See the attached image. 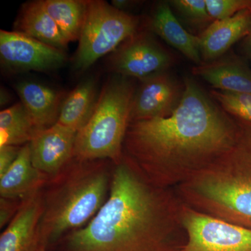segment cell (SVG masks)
Masks as SVG:
<instances>
[{
  "mask_svg": "<svg viewBox=\"0 0 251 251\" xmlns=\"http://www.w3.org/2000/svg\"><path fill=\"white\" fill-rule=\"evenodd\" d=\"M239 130L238 119L186 77L169 117L130 122L124 153L153 184L175 189L229 151Z\"/></svg>",
  "mask_w": 251,
  "mask_h": 251,
  "instance_id": "obj_1",
  "label": "cell"
},
{
  "mask_svg": "<svg viewBox=\"0 0 251 251\" xmlns=\"http://www.w3.org/2000/svg\"><path fill=\"white\" fill-rule=\"evenodd\" d=\"M183 205L175 189L153 184L124 153L113 164L110 193L97 215L48 251H181Z\"/></svg>",
  "mask_w": 251,
  "mask_h": 251,
  "instance_id": "obj_2",
  "label": "cell"
},
{
  "mask_svg": "<svg viewBox=\"0 0 251 251\" xmlns=\"http://www.w3.org/2000/svg\"><path fill=\"white\" fill-rule=\"evenodd\" d=\"M113 163L74 158L49 178L43 189L44 211L39 245L49 249L61 238L82 228L97 215L110 193Z\"/></svg>",
  "mask_w": 251,
  "mask_h": 251,
  "instance_id": "obj_3",
  "label": "cell"
},
{
  "mask_svg": "<svg viewBox=\"0 0 251 251\" xmlns=\"http://www.w3.org/2000/svg\"><path fill=\"white\" fill-rule=\"evenodd\" d=\"M175 191L195 210L251 228V122L240 120L232 148Z\"/></svg>",
  "mask_w": 251,
  "mask_h": 251,
  "instance_id": "obj_4",
  "label": "cell"
},
{
  "mask_svg": "<svg viewBox=\"0 0 251 251\" xmlns=\"http://www.w3.org/2000/svg\"><path fill=\"white\" fill-rule=\"evenodd\" d=\"M134 94V87L125 77L107 81L90 120L77 132L74 158L107 160L114 165L121 161Z\"/></svg>",
  "mask_w": 251,
  "mask_h": 251,
  "instance_id": "obj_5",
  "label": "cell"
},
{
  "mask_svg": "<svg viewBox=\"0 0 251 251\" xmlns=\"http://www.w3.org/2000/svg\"><path fill=\"white\" fill-rule=\"evenodd\" d=\"M138 21L105 1H87L78 49L74 58L77 70L91 67L135 36Z\"/></svg>",
  "mask_w": 251,
  "mask_h": 251,
  "instance_id": "obj_6",
  "label": "cell"
},
{
  "mask_svg": "<svg viewBox=\"0 0 251 251\" xmlns=\"http://www.w3.org/2000/svg\"><path fill=\"white\" fill-rule=\"evenodd\" d=\"M186 241L181 251H251V228L183 205Z\"/></svg>",
  "mask_w": 251,
  "mask_h": 251,
  "instance_id": "obj_7",
  "label": "cell"
},
{
  "mask_svg": "<svg viewBox=\"0 0 251 251\" xmlns=\"http://www.w3.org/2000/svg\"><path fill=\"white\" fill-rule=\"evenodd\" d=\"M1 64L11 72H48L67 61L64 50L56 49L19 31H0Z\"/></svg>",
  "mask_w": 251,
  "mask_h": 251,
  "instance_id": "obj_8",
  "label": "cell"
},
{
  "mask_svg": "<svg viewBox=\"0 0 251 251\" xmlns=\"http://www.w3.org/2000/svg\"><path fill=\"white\" fill-rule=\"evenodd\" d=\"M77 133L57 123L36 131L29 143L33 166L49 177L57 175L74 158Z\"/></svg>",
  "mask_w": 251,
  "mask_h": 251,
  "instance_id": "obj_9",
  "label": "cell"
},
{
  "mask_svg": "<svg viewBox=\"0 0 251 251\" xmlns=\"http://www.w3.org/2000/svg\"><path fill=\"white\" fill-rule=\"evenodd\" d=\"M112 54V70L121 76L140 80L163 72L171 64V57L152 41L145 37L130 38Z\"/></svg>",
  "mask_w": 251,
  "mask_h": 251,
  "instance_id": "obj_10",
  "label": "cell"
},
{
  "mask_svg": "<svg viewBox=\"0 0 251 251\" xmlns=\"http://www.w3.org/2000/svg\"><path fill=\"white\" fill-rule=\"evenodd\" d=\"M181 95L175 81L165 73L142 79L133 97L130 122L169 117L179 104Z\"/></svg>",
  "mask_w": 251,
  "mask_h": 251,
  "instance_id": "obj_11",
  "label": "cell"
},
{
  "mask_svg": "<svg viewBox=\"0 0 251 251\" xmlns=\"http://www.w3.org/2000/svg\"><path fill=\"white\" fill-rule=\"evenodd\" d=\"M43 189L23 200L17 214L0 235V251H35L39 247L44 211Z\"/></svg>",
  "mask_w": 251,
  "mask_h": 251,
  "instance_id": "obj_12",
  "label": "cell"
},
{
  "mask_svg": "<svg viewBox=\"0 0 251 251\" xmlns=\"http://www.w3.org/2000/svg\"><path fill=\"white\" fill-rule=\"evenodd\" d=\"M251 27V9L227 19L216 20L199 36L201 57L205 61L218 58L238 40L249 35Z\"/></svg>",
  "mask_w": 251,
  "mask_h": 251,
  "instance_id": "obj_13",
  "label": "cell"
},
{
  "mask_svg": "<svg viewBox=\"0 0 251 251\" xmlns=\"http://www.w3.org/2000/svg\"><path fill=\"white\" fill-rule=\"evenodd\" d=\"M16 87L36 131L57 123L64 100L60 92L34 81L18 82Z\"/></svg>",
  "mask_w": 251,
  "mask_h": 251,
  "instance_id": "obj_14",
  "label": "cell"
},
{
  "mask_svg": "<svg viewBox=\"0 0 251 251\" xmlns=\"http://www.w3.org/2000/svg\"><path fill=\"white\" fill-rule=\"evenodd\" d=\"M49 178L33 166L29 145L26 144L14 164L0 176V196L23 201L43 189Z\"/></svg>",
  "mask_w": 251,
  "mask_h": 251,
  "instance_id": "obj_15",
  "label": "cell"
},
{
  "mask_svg": "<svg viewBox=\"0 0 251 251\" xmlns=\"http://www.w3.org/2000/svg\"><path fill=\"white\" fill-rule=\"evenodd\" d=\"M17 31L52 47L64 50L69 41L48 14L42 0L23 5L16 22Z\"/></svg>",
  "mask_w": 251,
  "mask_h": 251,
  "instance_id": "obj_16",
  "label": "cell"
},
{
  "mask_svg": "<svg viewBox=\"0 0 251 251\" xmlns=\"http://www.w3.org/2000/svg\"><path fill=\"white\" fill-rule=\"evenodd\" d=\"M153 30L168 44L177 49L190 60L200 64V38L188 33L171 11L167 2L158 5L151 23Z\"/></svg>",
  "mask_w": 251,
  "mask_h": 251,
  "instance_id": "obj_17",
  "label": "cell"
},
{
  "mask_svg": "<svg viewBox=\"0 0 251 251\" xmlns=\"http://www.w3.org/2000/svg\"><path fill=\"white\" fill-rule=\"evenodd\" d=\"M98 98L96 81H82L64 98L57 124L77 133L90 120Z\"/></svg>",
  "mask_w": 251,
  "mask_h": 251,
  "instance_id": "obj_18",
  "label": "cell"
},
{
  "mask_svg": "<svg viewBox=\"0 0 251 251\" xmlns=\"http://www.w3.org/2000/svg\"><path fill=\"white\" fill-rule=\"evenodd\" d=\"M193 70L196 75L220 90L251 94V70L238 61H220Z\"/></svg>",
  "mask_w": 251,
  "mask_h": 251,
  "instance_id": "obj_19",
  "label": "cell"
},
{
  "mask_svg": "<svg viewBox=\"0 0 251 251\" xmlns=\"http://www.w3.org/2000/svg\"><path fill=\"white\" fill-rule=\"evenodd\" d=\"M36 133L21 102L0 112V147H22L30 143Z\"/></svg>",
  "mask_w": 251,
  "mask_h": 251,
  "instance_id": "obj_20",
  "label": "cell"
},
{
  "mask_svg": "<svg viewBox=\"0 0 251 251\" xmlns=\"http://www.w3.org/2000/svg\"><path fill=\"white\" fill-rule=\"evenodd\" d=\"M87 2L80 0H42L48 14L69 42L80 39Z\"/></svg>",
  "mask_w": 251,
  "mask_h": 251,
  "instance_id": "obj_21",
  "label": "cell"
},
{
  "mask_svg": "<svg viewBox=\"0 0 251 251\" xmlns=\"http://www.w3.org/2000/svg\"><path fill=\"white\" fill-rule=\"evenodd\" d=\"M211 95L224 110L240 120L251 122V94L213 91Z\"/></svg>",
  "mask_w": 251,
  "mask_h": 251,
  "instance_id": "obj_22",
  "label": "cell"
},
{
  "mask_svg": "<svg viewBox=\"0 0 251 251\" xmlns=\"http://www.w3.org/2000/svg\"><path fill=\"white\" fill-rule=\"evenodd\" d=\"M206 9L211 18L224 20L244 10H251V0H205Z\"/></svg>",
  "mask_w": 251,
  "mask_h": 251,
  "instance_id": "obj_23",
  "label": "cell"
},
{
  "mask_svg": "<svg viewBox=\"0 0 251 251\" xmlns=\"http://www.w3.org/2000/svg\"><path fill=\"white\" fill-rule=\"evenodd\" d=\"M171 3L188 20L205 22L211 18L206 9L205 0H174Z\"/></svg>",
  "mask_w": 251,
  "mask_h": 251,
  "instance_id": "obj_24",
  "label": "cell"
},
{
  "mask_svg": "<svg viewBox=\"0 0 251 251\" xmlns=\"http://www.w3.org/2000/svg\"><path fill=\"white\" fill-rule=\"evenodd\" d=\"M23 201L0 198V228H5L17 214Z\"/></svg>",
  "mask_w": 251,
  "mask_h": 251,
  "instance_id": "obj_25",
  "label": "cell"
},
{
  "mask_svg": "<svg viewBox=\"0 0 251 251\" xmlns=\"http://www.w3.org/2000/svg\"><path fill=\"white\" fill-rule=\"evenodd\" d=\"M22 147H0V176L14 164Z\"/></svg>",
  "mask_w": 251,
  "mask_h": 251,
  "instance_id": "obj_26",
  "label": "cell"
},
{
  "mask_svg": "<svg viewBox=\"0 0 251 251\" xmlns=\"http://www.w3.org/2000/svg\"><path fill=\"white\" fill-rule=\"evenodd\" d=\"M247 44L248 46H249V50H250L251 53V27L250 29V32H249V35L247 36Z\"/></svg>",
  "mask_w": 251,
  "mask_h": 251,
  "instance_id": "obj_27",
  "label": "cell"
},
{
  "mask_svg": "<svg viewBox=\"0 0 251 251\" xmlns=\"http://www.w3.org/2000/svg\"><path fill=\"white\" fill-rule=\"evenodd\" d=\"M35 251H47V248L44 247V246L39 245Z\"/></svg>",
  "mask_w": 251,
  "mask_h": 251,
  "instance_id": "obj_28",
  "label": "cell"
}]
</instances>
